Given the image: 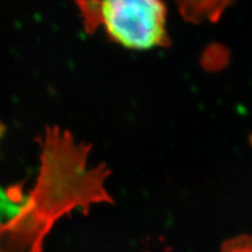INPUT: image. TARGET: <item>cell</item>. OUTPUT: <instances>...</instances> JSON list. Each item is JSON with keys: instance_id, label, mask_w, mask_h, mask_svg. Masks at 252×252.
<instances>
[{"instance_id": "cell-1", "label": "cell", "mask_w": 252, "mask_h": 252, "mask_svg": "<svg viewBox=\"0 0 252 252\" xmlns=\"http://www.w3.org/2000/svg\"><path fill=\"white\" fill-rule=\"evenodd\" d=\"M97 15L108 35L128 49L149 50L166 40L167 8L156 0L97 2Z\"/></svg>"}]
</instances>
